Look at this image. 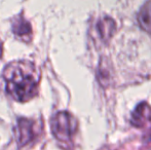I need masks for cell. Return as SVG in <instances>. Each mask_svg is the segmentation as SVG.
<instances>
[{"instance_id": "obj_2", "label": "cell", "mask_w": 151, "mask_h": 150, "mask_svg": "<svg viewBox=\"0 0 151 150\" xmlns=\"http://www.w3.org/2000/svg\"><path fill=\"white\" fill-rule=\"evenodd\" d=\"M52 130L59 141L69 142L75 134L76 120L68 112H59L52 118Z\"/></svg>"}, {"instance_id": "obj_3", "label": "cell", "mask_w": 151, "mask_h": 150, "mask_svg": "<svg viewBox=\"0 0 151 150\" xmlns=\"http://www.w3.org/2000/svg\"><path fill=\"white\" fill-rule=\"evenodd\" d=\"M151 122V107L147 103L139 104L132 114V123L137 128H142Z\"/></svg>"}, {"instance_id": "obj_6", "label": "cell", "mask_w": 151, "mask_h": 150, "mask_svg": "<svg viewBox=\"0 0 151 150\" xmlns=\"http://www.w3.org/2000/svg\"><path fill=\"white\" fill-rule=\"evenodd\" d=\"M30 25H29L28 22L24 20V19H21L20 21L16 22V24L14 25V32L16 33L17 35H26V34H29L30 33Z\"/></svg>"}, {"instance_id": "obj_1", "label": "cell", "mask_w": 151, "mask_h": 150, "mask_svg": "<svg viewBox=\"0 0 151 150\" xmlns=\"http://www.w3.org/2000/svg\"><path fill=\"white\" fill-rule=\"evenodd\" d=\"M6 88L10 96L20 102H26L37 93L38 76L33 64L14 62L4 70Z\"/></svg>"}, {"instance_id": "obj_4", "label": "cell", "mask_w": 151, "mask_h": 150, "mask_svg": "<svg viewBox=\"0 0 151 150\" xmlns=\"http://www.w3.org/2000/svg\"><path fill=\"white\" fill-rule=\"evenodd\" d=\"M32 135H33L32 122L26 119L20 120L18 126V140L20 144H27L32 139Z\"/></svg>"}, {"instance_id": "obj_5", "label": "cell", "mask_w": 151, "mask_h": 150, "mask_svg": "<svg viewBox=\"0 0 151 150\" xmlns=\"http://www.w3.org/2000/svg\"><path fill=\"white\" fill-rule=\"evenodd\" d=\"M138 21L142 29L151 34V1L147 2L140 10Z\"/></svg>"}, {"instance_id": "obj_7", "label": "cell", "mask_w": 151, "mask_h": 150, "mask_svg": "<svg viewBox=\"0 0 151 150\" xmlns=\"http://www.w3.org/2000/svg\"><path fill=\"white\" fill-rule=\"evenodd\" d=\"M0 55H1V43H0Z\"/></svg>"}]
</instances>
